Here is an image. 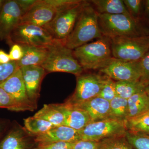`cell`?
<instances>
[{"label": "cell", "mask_w": 149, "mask_h": 149, "mask_svg": "<svg viewBox=\"0 0 149 149\" xmlns=\"http://www.w3.org/2000/svg\"><path fill=\"white\" fill-rule=\"evenodd\" d=\"M103 37L99 27L98 13L88 1L72 32L63 42L66 47L73 50L94 39Z\"/></svg>", "instance_id": "obj_1"}, {"label": "cell", "mask_w": 149, "mask_h": 149, "mask_svg": "<svg viewBox=\"0 0 149 149\" xmlns=\"http://www.w3.org/2000/svg\"><path fill=\"white\" fill-rule=\"evenodd\" d=\"M73 54L84 70H100L113 58L111 40L104 37L73 50Z\"/></svg>", "instance_id": "obj_2"}, {"label": "cell", "mask_w": 149, "mask_h": 149, "mask_svg": "<svg viewBox=\"0 0 149 149\" xmlns=\"http://www.w3.org/2000/svg\"><path fill=\"white\" fill-rule=\"evenodd\" d=\"M64 41L56 40L49 46L45 60L41 65L48 72H64L79 76L84 70L73 54V50L65 46Z\"/></svg>", "instance_id": "obj_3"}, {"label": "cell", "mask_w": 149, "mask_h": 149, "mask_svg": "<svg viewBox=\"0 0 149 149\" xmlns=\"http://www.w3.org/2000/svg\"><path fill=\"white\" fill-rule=\"evenodd\" d=\"M98 22L102 35L110 39L142 36L138 22L131 16L98 13Z\"/></svg>", "instance_id": "obj_4"}, {"label": "cell", "mask_w": 149, "mask_h": 149, "mask_svg": "<svg viewBox=\"0 0 149 149\" xmlns=\"http://www.w3.org/2000/svg\"><path fill=\"white\" fill-rule=\"evenodd\" d=\"M111 40L112 55L117 59L139 61L149 51V36L117 37Z\"/></svg>", "instance_id": "obj_5"}, {"label": "cell", "mask_w": 149, "mask_h": 149, "mask_svg": "<svg viewBox=\"0 0 149 149\" xmlns=\"http://www.w3.org/2000/svg\"><path fill=\"white\" fill-rule=\"evenodd\" d=\"M88 2L80 1L58 11L50 23L44 27L54 40L64 41L70 35L81 11Z\"/></svg>", "instance_id": "obj_6"}, {"label": "cell", "mask_w": 149, "mask_h": 149, "mask_svg": "<svg viewBox=\"0 0 149 149\" xmlns=\"http://www.w3.org/2000/svg\"><path fill=\"white\" fill-rule=\"evenodd\" d=\"M126 132L125 123L110 118L90 122L80 130L81 140L95 142L125 136Z\"/></svg>", "instance_id": "obj_7"}, {"label": "cell", "mask_w": 149, "mask_h": 149, "mask_svg": "<svg viewBox=\"0 0 149 149\" xmlns=\"http://www.w3.org/2000/svg\"><path fill=\"white\" fill-rule=\"evenodd\" d=\"M56 40L44 27L34 24H19L11 35L9 45L48 46Z\"/></svg>", "instance_id": "obj_8"}, {"label": "cell", "mask_w": 149, "mask_h": 149, "mask_svg": "<svg viewBox=\"0 0 149 149\" xmlns=\"http://www.w3.org/2000/svg\"><path fill=\"white\" fill-rule=\"evenodd\" d=\"M107 77L96 73H87L77 76L75 91L66 102L77 105L98 97Z\"/></svg>", "instance_id": "obj_9"}, {"label": "cell", "mask_w": 149, "mask_h": 149, "mask_svg": "<svg viewBox=\"0 0 149 149\" xmlns=\"http://www.w3.org/2000/svg\"><path fill=\"white\" fill-rule=\"evenodd\" d=\"M0 87L11 98L14 104V111H33L37 108L27 96L20 68L0 85Z\"/></svg>", "instance_id": "obj_10"}, {"label": "cell", "mask_w": 149, "mask_h": 149, "mask_svg": "<svg viewBox=\"0 0 149 149\" xmlns=\"http://www.w3.org/2000/svg\"><path fill=\"white\" fill-rule=\"evenodd\" d=\"M99 71L116 81H139L141 75L140 61H125L113 58Z\"/></svg>", "instance_id": "obj_11"}, {"label": "cell", "mask_w": 149, "mask_h": 149, "mask_svg": "<svg viewBox=\"0 0 149 149\" xmlns=\"http://www.w3.org/2000/svg\"><path fill=\"white\" fill-rule=\"evenodd\" d=\"M23 14L15 0L5 1L0 11V40L9 45L12 33L19 24Z\"/></svg>", "instance_id": "obj_12"}, {"label": "cell", "mask_w": 149, "mask_h": 149, "mask_svg": "<svg viewBox=\"0 0 149 149\" xmlns=\"http://www.w3.org/2000/svg\"><path fill=\"white\" fill-rule=\"evenodd\" d=\"M56 12L48 0H37L30 10L22 16L19 24H34L44 28L53 19Z\"/></svg>", "instance_id": "obj_13"}, {"label": "cell", "mask_w": 149, "mask_h": 149, "mask_svg": "<svg viewBox=\"0 0 149 149\" xmlns=\"http://www.w3.org/2000/svg\"><path fill=\"white\" fill-rule=\"evenodd\" d=\"M27 96L37 107V102L40 97V86L46 71L39 65H27L19 68Z\"/></svg>", "instance_id": "obj_14"}, {"label": "cell", "mask_w": 149, "mask_h": 149, "mask_svg": "<svg viewBox=\"0 0 149 149\" xmlns=\"http://www.w3.org/2000/svg\"><path fill=\"white\" fill-rule=\"evenodd\" d=\"M81 141L80 130L65 125L56 126L47 132L36 136L35 142L38 145L58 142L74 143Z\"/></svg>", "instance_id": "obj_15"}, {"label": "cell", "mask_w": 149, "mask_h": 149, "mask_svg": "<svg viewBox=\"0 0 149 149\" xmlns=\"http://www.w3.org/2000/svg\"><path fill=\"white\" fill-rule=\"evenodd\" d=\"M54 104L63 115L65 126L79 130L91 122L88 113L81 109L67 102Z\"/></svg>", "instance_id": "obj_16"}, {"label": "cell", "mask_w": 149, "mask_h": 149, "mask_svg": "<svg viewBox=\"0 0 149 149\" xmlns=\"http://www.w3.org/2000/svg\"><path fill=\"white\" fill-rule=\"evenodd\" d=\"M74 106L87 112L91 122L109 118L110 102L100 97H96Z\"/></svg>", "instance_id": "obj_17"}, {"label": "cell", "mask_w": 149, "mask_h": 149, "mask_svg": "<svg viewBox=\"0 0 149 149\" xmlns=\"http://www.w3.org/2000/svg\"><path fill=\"white\" fill-rule=\"evenodd\" d=\"M49 46H22L24 55L17 61L19 68L27 65L41 66L47 58Z\"/></svg>", "instance_id": "obj_18"}, {"label": "cell", "mask_w": 149, "mask_h": 149, "mask_svg": "<svg viewBox=\"0 0 149 149\" xmlns=\"http://www.w3.org/2000/svg\"><path fill=\"white\" fill-rule=\"evenodd\" d=\"M127 102V120L140 116L149 111V99L145 90L133 95Z\"/></svg>", "instance_id": "obj_19"}, {"label": "cell", "mask_w": 149, "mask_h": 149, "mask_svg": "<svg viewBox=\"0 0 149 149\" xmlns=\"http://www.w3.org/2000/svg\"><path fill=\"white\" fill-rule=\"evenodd\" d=\"M100 14H123L131 16L123 0H92L89 1Z\"/></svg>", "instance_id": "obj_20"}, {"label": "cell", "mask_w": 149, "mask_h": 149, "mask_svg": "<svg viewBox=\"0 0 149 149\" xmlns=\"http://www.w3.org/2000/svg\"><path fill=\"white\" fill-rule=\"evenodd\" d=\"M24 134L19 128L12 129L0 142V149H27Z\"/></svg>", "instance_id": "obj_21"}, {"label": "cell", "mask_w": 149, "mask_h": 149, "mask_svg": "<svg viewBox=\"0 0 149 149\" xmlns=\"http://www.w3.org/2000/svg\"><path fill=\"white\" fill-rule=\"evenodd\" d=\"M53 124L55 126L64 125V117L54 104H45L34 116Z\"/></svg>", "instance_id": "obj_22"}, {"label": "cell", "mask_w": 149, "mask_h": 149, "mask_svg": "<svg viewBox=\"0 0 149 149\" xmlns=\"http://www.w3.org/2000/svg\"><path fill=\"white\" fill-rule=\"evenodd\" d=\"M145 86L140 80L137 81H116V96L128 100L133 95L145 90Z\"/></svg>", "instance_id": "obj_23"}, {"label": "cell", "mask_w": 149, "mask_h": 149, "mask_svg": "<svg viewBox=\"0 0 149 149\" xmlns=\"http://www.w3.org/2000/svg\"><path fill=\"white\" fill-rule=\"evenodd\" d=\"M25 130L30 134L37 136L56 127L50 123L41 118L31 116L24 120Z\"/></svg>", "instance_id": "obj_24"}, {"label": "cell", "mask_w": 149, "mask_h": 149, "mask_svg": "<svg viewBox=\"0 0 149 149\" xmlns=\"http://www.w3.org/2000/svg\"><path fill=\"white\" fill-rule=\"evenodd\" d=\"M128 116L127 100L116 96L110 102L109 118L125 122Z\"/></svg>", "instance_id": "obj_25"}, {"label": "cell", "mask_w": 149, "mask_h": 149, "mask_svg": "<svg viewBox=\"0 0 149 149\" xmlns=\"http://www.w3.org/2000/svg\"><path fill=\"white\" fill-rule=\"evenodd\" d=\"M127 131L149 136V113L128 119L125 122Z\"/></svg>", "instance_id": "obj_26"}, {"label": "cell", "mask_w": 149, "mask_h": 149, "mask_svg": "<svg viewBox=\"0 0 149 149\" xmlns=\"http://www.w3.org/2000/svg\"><path fill=\"white\" fill-rule=\"evenodd\" d=\"M125 136L113 137L99 141L97 149H133Z\"/></svg>", "instance_id": "obj_27"}, {"label": "cell", "mask_w": 149, "mask_h": 149, "mask_svg": "<svg viewBox=\"0 0 149 149\" xmlns=\"http://www.w3.org/2000/svg\"><path fill=\"white\" fill-rule=\"evenodd\" d=\"M125 138L133 149H149V136L127 131Z\"/></svg>", "instance_id": "obj_28"}, {"label": "cell", "mask_w": 149, "mask_h": 149, "mask_svg": "<svg viewBox=\"0 0 149 149\" xmlns=\"http://www.w3.org/2000/svg\"><path fill=\"white\" fill-rule=\"evenodd\" d=\"M115 83L116 81L107 77L98 97L109 102L111 101L116 97Z\"/></svg>", "instance_id": "obj_29"}, {"label": "cell", "mask_w": 149, "mask_h": 149, "mask_svg": "<svg viewBox=\"0 0 149 149\" xmlns=\"http://www.w3.org/2000/svg\"><path fill=\"white\" fill-rule=\"evenodd\" d=\"M19 68L16 61H10L6 64H0V85L5 82Z\"/></svg>", "instance_id": "obj_30"}, {"label": "cell", "mask_w": 149, "mask_h": 149, "mask_svg": "<svg viewBox=\"0 0 149 149\" xmlns=\"http://www.w3.org/2000/svg\"><path fill=\"white\" fill-rule=\"evenodd\" d=\"M123 1L130 15L136 21L138 22V18L141 12L142 1L141 0H123Z\"/></svg>", "instance_id": "obj_31"}, {"label": "cell", "mask_w": 149, "mask_h": 149, "mask_svg": "<svg viewBox=\"0 0 149 149\" xmlns=\"http://www.w3.org/2000/svg\"><path fill=\"white\" fill-rule=\"evenodd\" d=\"M141 75L140 81L145 86L149 85V51L140 61Z\"/></svg>", "instance_id": "obj_32"}, {"label": "cell", "mask_w": 149, "mask_h": 149, "mask_svg": "<svg viewBox=\"0 0 149 149\" xmlns=\"http://www.w3.org/2000/svg\"><path fill=\"white\" fill-rule=\"evenodd\" d=\"M0 108L7 109L13 111L15 106L9 95L3 88L0 87Z\"/></svg>", "instance_id": "obj_33"}, {"label": "cell", "mask_w": 149, "mask_h": 149, "mask_svg": "<svg viewBox=\"0 0 149 149\" xmlns=\"http://www.w3.org/2000/svg\"><path fill=\"white\" fill-rule=\"evenodd\" d=\"M74 143L65 142H55L38 145L37 149H72Z\"/></svg>", "instance_id": "obj_34"}, {"label": "cell", "mask_w": 149, "mask_h": 149, "mask_svg": "<svg viewBox=\"0 0 149 149\" xmlns=\"http://www.w3.org/2000/svg\"><path fill=\"white\" fill-rule=\"evenodd\" d=\"M24 55L22 47L18 44H13L12 45L9 55L11 61H19Z\"/></svg>", "instance_id": "obj_35"}, {"label": "cell", "mask_w": 149, "mask_h": 149, "mask_svg": "<svg viewBox=\"0 0 149 149\" xmlns=\"http://www.w3.org/2000/svg\"><path fill=\"white\" fill-rule=\"evenodd\" d=\"M98 144V142L81 140L74 143L72 149H97Z\"/></svg>", "instance_id": "obj_36"}, {"label": "cell", "mask_w": 149, "mask_h": 149, "mask_svg": "<svg viewBox=\"0 0 149 149\" xmlns=\"http://www.w3.org/2000/svg\"><path fill=\"white\" fill-rule=\"evenodd\" d=\"M21 9L23 15L28 12L37 0H15Z\"/></svg>", "instance_id": "obj_37"}, {"label": "cell", "mask_w": 149, "mask_h": 149, "mask_svg": "<svg viewBox=\"0 0 149 149\" xmlns=\"http://www.w3.org/2000/svg\"><path fill=\"white\" fill-rule=\"evenodd\" d=\"M11 61L9 54L0 50V64H6Z\"/></svg>", "instance_id": "obj_38"}, {"label": "cell", "mask_w": 149, "mask_h": 149, "mask_svg": "<svg viewBox=\"0 0 149 149\" xmlns=\"http://www.w3.org/2000/svg\"><path fill=\"white\" fill-rule=\"evenodd\" d=\"M146 13L149 18V0L146 1Z\"/></svg>", "instance_id": "obj_39"}, {"label": "cell", "mask_w": 149, "mask_h": 149, "mask_svg": "<svg viewBox=\"0 0 149 149\" xmlns=\"http://www.w3.org/2000/svg\"><path fill=\"white\" fill-rule=\"evenodd\" d=\"M145 90L146 93L147 95H148L149 99V85H148V86H146V87H145Z\"/></svg>", "instance_id": "obj_40"}, {"label": "cell", "mask_w": 149, "mask_h": 149, "mask_svg": "<svg viewBox=\"0 0 149 149\" xmlns=\"http://www.w3.org/2000/svg\"><path fill=\"white\" fill-rule=\"evenodd\" d=\"M3 128V125L2 123H0V135H1V133H2Z\"/></svg>", "instance_id": "obj_41"}, {"label": "cell", "mask_w": 149, "mask_h": 149, "mask_svg": "<svg viewBox=\"0 0 149 149\" xmlns=\"http://www.w3.org/2000/svg\"><path fill=\"white\" fill-rule=\"evenodd\" d=\"M4 1H3V0H0V11H1L2 7Z\"/></svg>", "instance_id": "obj_42"}, {"label": "cell", "mask_w": 149, "mask_h": 149, "mask_svg": "<svg viewBox=\"0 0 149 149\" xmlns=\"http://www.w3.org/2000/svg\"><path fill=\"white\" fill-rule=\"evenodd\" d=\"M147 113H149V111H148V112H147Z\"/></svg>", "instance_id": "obj_43"}, {"label": "cell", "mask_w": 149, "mask_h": 149, "mask_svg": "<svg viewBox=\"0 0 149 149\" xmlns=\"http://www.w3.org/2000/svg\"></svg>", "instance_id": "obj_44"}]
</instances>
